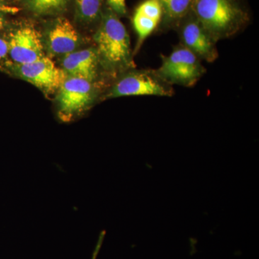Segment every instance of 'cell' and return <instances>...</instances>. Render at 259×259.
I'll use <instances>...</instances> for the list:
<instances>
[{"mask_svg":"<svg viewBox=\"0 0 259 259\" xmlns=\"http://www.w3.org/2000/svg\"><path fill=\"white\" fill-rule=\"evenodd\" d=\"M8 54L15 64H25L44 56L41 37L35 28L24 26L10 35Z\"/></svg>","mask_w":259,"mask_h":259,"instance_id":"ba28073f","label":"cell"},{"mask_svg":"<svg viewBox=\"0 0 259 259\" xmlns=\"http://www.w3.org/2000/svg\"><path fill=\"white\" fill-rule=\"evenodd\" d=\"M156 70L162 79L169 84L185 88L194 87L205 74L202 61L188 49L179 44L170 55H161V64Z\"/></svg>","mask_w":259,"mask_h":259,"instance_id":"277c9868","label":"cell"},{"mask_svg":"<svg viewBox=\"0 0 259 259\" xmlns=\"http://www.w3.org/2000/svg\"><path fill=\"white\" fill-rule=\"evenodd\" d=\"M62 66L68 76L83 78L95 82L101 65L96 49L90 48L65 56Z\"/></svg>","mask_w":259,"mask_h":259,"instance_id":"30bf717a","label":"cell"},{"mask_svg":"<svg viewBox=\"0 0 259 259\" xmlns=\"http://www.w3.org/2000/svg\"><path fill=\"white\" fill-rule=\"evenodd\" d=\"M3 16H2L1 13H0V29L3 28Z\"/></svg>","mask_w":259,"mask_h":259,"instance_id":"ac0fdd59","label":"cell"},{"mask_svg":"<svg viewBox=\"0 0 259 259\" xmlns=\"http://www.w3.org/2000/svg\"><path fill=\"white\" fill-rule=\"evenodd\" d=\"M76 29L66 18H59L49 30L47 47L53 55L66 56L74 52L79 45Z\"/></svg>","mask_w":259,"mask_h":259,"instance_id":"8fae6325","label":"cell"},{"mask_svg":"<svg viewBox=\"0 0 259 259\" xmlns=\"http://www.w3.org/2000/svg\"><path fill=\"white\" fill-rule=\"evenodd\" d=\"M104 0H76V13L83 22L92 23L102 18Z\"/></svg>","mask_w":259,"mask_h":259,"instance_id":"4fadbf2b","label":"cell"},{"mask_svg":"<svg viewBox=\"0 0 259 259\" xmlns=\"http://www.w3.org/2000/svg\"><path fill=\"white\" fill-rule=\"evenodd\" d=\"M194 2V0H159L162 18L156 31L175 30L178 24L192 11Z\"/></svg>","mask_w":259,"mask_h":259,"instance_id":"7c38bea8","label":"cell"},{"mask_svg":"<svg viewBox=\"0 0 259 259\" xmlns=\"http://www.w3.org/2000/svg\"><path fill=\"white\" fill-rule=\"evenodd\" d=\"M180 44L192 51L202 61L212 63L217 60V42L194 16L192 12L177 25L175 30Z\"/></svg>","mask_w":259,"mask_h":259,"instance_id":"8992f818","label":"cell"},{"mask_svg":"<svg viewBox=\"0 0 259 259\" xmlns=\"http://www.w3.org/2000/svg\"><path fill=\"white\" fill-rule=\"evenodd\" d=\"M102 243V238L100 239V242L98 243V245H97L96 250H95V253L93 254V259H96L97 253H98L99 250H100V245H101Z\"/></svg>","mask_w":259,"mask_h":259,"instance_id":"e0dca14e","label":"cell"},{"mask_svg":"<svg viewBox=\"0 0 259 259\" xmlns=\"http://www.w3.org/2000/svg\"><path fill=\"white\" fill-rule=\"evenodd\" d=\"M107 8L117 16H125L127 13L125 0H107Z\"/></svg>","mask_w":259,"mask_h":259,"instance_id":"9a60e30c","label":"cell"},{"mask_svg":"<svg viewBox=\"0 0 259 259\" xmlns=\"http://www.w3.org/2000/svg\"><path fill=\"white\" fill-rule=\"evenodd\" d=\"M14 70L20 78L47 94L59 90L68 76L64 70L45 56L29 64H15Z\"/></svg>","mask_w":259,"mask_h":259,"instance_id":"52a82bcc","label":"cell"},{"mask_svg":"<svg viewBox=\"0 0 259 259\" xmlns=\"http://www.w3.org/2000/svg\"><path fill=\"white\" fill-rule=\"evenodd\" d=\"M192 12L217 42L235 36L250 22L244 0H194Z\"/></svg>","mask_w":259,"mask_h":259,"instance_id":"7a4b0ae2","label":"cell"},{"mask_svg":"<svg viewBox=\"0 0 259 259\" xmlns=\"http://www.w3.org/2000/svg\"><path fill=\"white\" fill-rule=\"evenodd\" d=\"M96 82L83 78L68 76L59 90L58 116L70 122L86 111L96 99Z\"/></svg>","mask_w":259,"mask_h":259,"instance_id":"5b68a950","label":"cell"},{"mask_svg":"<svg viewBox=\"0 0 259 259\" xmlns=\"http://www.w3.org/2000/svg\"><path fill=\"white\" fill-rule=\"evenodd\" d=\"M8 54V42L0 36V61Z\"/></svg>","mask_w":259,"mask_h":259,"instance_id":"2e32d148","label":"cell"},{"mask_svg":"<svg viewBox=\"0 0 259 259\" xmlns=\"http://www.w3.org/2000/svg\"><path fill=\"white\" fill-rule=\"evenodd\" d=\"M172 85L161 79L155 69H130L116 78L104 97L117 98L127 96L153 95L172 97Z\"/></svg>","mask_w":259,"mask_h":259,"instance_id":"3957f363","label":"cell"},{"mask_svg":"<svg viewBox=\"0 0 259 259\" xmlns=\"http://www.w3.org/2000/svg\"><path fill=\"white\" fill-rule=\"evenodd\" d=\"M94 40L102 69L112 77L136 68L125 25L109 8L102 13Z\"/></svg>","mask_w":259,"mask_h":259,"instance_id":"6da1fadb","label":"cell"},{"mask_svg":"<svg viewBox=\"0 0 259 259\" xmlns=\"http://www.w3.org/2000/svg\"><path fill=\"white\" fill-rule=\"evenodd\" d=\"M69 0H27V5L37 15L54 14L66 8Z\"/></svg>","mask_w":259,"mask_h":259,"instance_id":"5bb4252c","label":"cell"},{"mask_svg":"<svg viewBox=\"0 0 259 259\" xmlns=\"http://www.w3.org/2000/svg\"><path fill=\"white\" fill-rule=\"evenodd\" d=\"M161 18L159 0H144L136 8L133 16V25L138 40L134 55L139 52L145 40L157 30Z\"/></svg>","mask_w":259,"mask_h":259,"instance_id":"9c48e42d","label":"cell"}]
</instances>
